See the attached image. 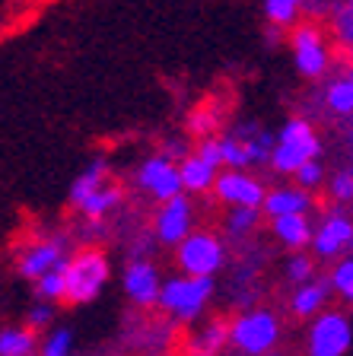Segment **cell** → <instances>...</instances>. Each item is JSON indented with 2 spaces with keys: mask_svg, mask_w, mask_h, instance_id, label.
Masks as SVG:
<instances>
[{
  "mask_svg": "<svg viewBox=\"0 0 353 356\" xmlns=\"http://www.w3.org/2000/svg\"><path fill=\"white\" fill-rule=\"evenodd\" d=\"M153 252H156V238L150 229L127 238V258H134V254H153Z\"/></svg>",
  "mask_w": 353,
  "mask_h": 356,
  "instance_id": "obj_36",
  "label": "cell"
},
{
  "mask_svg": "<svg viewBox=\"0 0 353 356\" xmlns=\"http://www.w3.org/2000/svg\"><path fill=\"white\" fill-rule=\"evenodd\" d=\"M322 26L328 29L331 42L338 44V51L350 58L353 48V0H334L328 13L322 16Z\"/></svg>",
  "mask_w": 353,
  "mask_h": 356,
  "instance_id": "obj_25",
  "label": "cell"
},
{
  "mask_svg": "<svg viewBox=\"0 0 353 356\" xmlns=\"http://www.w3.org/2000/svg\"><path fill=\"white\" fill-rule=\"evenodd\" d=\"M194 226H198V197L178 191V194H172V197L153 204V213H150L147 229L153 232L156 245L172 248V245L182 242Z\"/></svg>",
  "mask_w": 353,
  "mask_h": 356,
  "instance_id": "obj_12",
  "label": "cell"
},
{
  "mask_svg": "<svg viewBox=\"0 0 353 356\" xmlns=\"http://www.w3.org/2000/svg\"><path fill=\"white\" fill-rule=\"evenodd\" d=\"M137 315H134L131 321L125 325V334L121 337H127V347L134 350H150V353H156V350H172L178 347V337H182V327L175 325V321H169L162 312L156 309H134Z\"/></svg>",
  "mask_w": 353,
  "mask_h": 356,
  "instance_id": "obj_16",
  "label": "cell"
},
{
  "mask_svg": "<svg viewBox=\"0 0 353 356\" xmlns=\"http://www.w3.org/2000/svg\"><path fill=\"white\" fill-rule=\"evenodd\" d=\"M38 353V334L29 325L0 327V356H32Z\"/></svg>",
  "mask_w": 353,
  "mask_h": 356,
  "instance_id": "obj_27",
  "label": "cell"
},
{
  "mask_svg": "<svg viewBox=\"0 0 353 356\" xmlns=\"http://www.w3.org/2000/svg\"><path fill=\"white\" fill-rule=\"evenodd\" d=\"M125 185L115 178L105 156H96L70 185V210L80 220H111L125 207Z\"/></svg>",
  "mask_w": 353,
  "mask_h": 356,
  "instance_id": "obj_1",
  "label": "cell"
},
{
  "mask_svg": "<svg viewBox=\"0 0 353 356\" xmlns=\"http://www.w3.org/2000/svg\"><path fill=\"white\" fill-rule=\"evenodd\" d=\"M54 321H58V305L38 299V302L32 305L29 312H26V321H22V325H29L36 334H42V331H48Z\"/></svg>",
  "mask_w": 353,
  "mask_h": 356,
  "instance_id": "obj_34",
  "label": "cell"
},
{
  "mask_svg": "<svg viewBox=\"0 0 353 356\" xmlns=\"http://www.w3.org/2000/svg\"><path fill=\"white\" fill-rule=\"evenodd\" d=\"M265 220H267V232H271L274 245H280L283 252L309 248V232H312L309 213H277V216H265Z\"/></svg>",
  "mask_w": 353,
  "mask_h": 356,
  "instance_id": "obj_21",
  "label": "cell"
},
{
  "mask_svg": "<svg viewBox=\"0 0 353 356\" xmlns=\"http://www.w3.org/2000/svg\"><path fill=\"white\" fill-rule=\"evenodd\" d=\"M214 296H217V277H194L178 270L172 277H162L156 312H162L169 321L185 327L210 309Z\"/></svg>",
  "mask_w": 353,
  "mask_h": 356,
  "instance_id": "obj_6",
  "label": "cell"
},
{
  "mask_svg": "<svg viewBox=\"0 0 353 356\" xmlns=\"http://www.w3.org/2000/svg\"><path fill=\"white\" fill-rule=\"evenodd\" d=\"M261 13H265L267 26L287 32L290 26H296V22L306 16V10H302V0H265V3H261Z\"/></svg>",
  "mask_w": 353,
  "mask_h": 356,
  "instance_id": "obj_28",
  "label": "cell"
},
{
  "mask_svg": "<svg viewBox=\"0 0 353 356\" xmlns=\"http://www.w3.org/2000/svg\"><path fill=\"white\" fill-rule=\"evenodd\" d=\"M172 252H175V267L182 274L220 277L229 267V242L223 238L220 229L194 226L182 242L172 245Z\"/></svg>",
  "mask_w": 353,
  "mask_h": 356,
  "instance_id": "obj_8",
  "label": "cell"
},
{
  "mask_svg": "<svg viewBox=\"0 0 353 356\" xmlns=\"http://www.w3.org/2000/svg\"><path fill=\"white\" fill-rule=\"evenodd\" d=\"M267 191V181L258 175V169H233L220 165L214 178V188L207 197H214L220 207H261V197Z\"/></svg>",
  "mask_w": 353,
  "mask_h": 356,
  "instance_id": "obj_13",
  "label": "cell"
},
{
  "mask_svg": "<svg viewBox=\"0 0 353 356\" xmlns=\"http://www.w3.org/2000/svg\"><path fill=\"white\" fill-rule=\"evenodd\" d=\"M74 347H77L74 331L64 327V325H58V321H54L48 331L38 334V353L42 356H70Z\"/></svg>",
  "mask_w": 353,
  "mask_h": 356,
  "instance_id": "obj_30",
  "label": "cell"
},
{
  "mask_svg": "<svg viewBox=\"0 0 353 356\" xmlns=\"http://www.w3.org/2000/svg\"><path fill=\"white\" fill-rule=\"evenodd\" d=\"M322 207V197L309 188L296 185L290 178H280V185H267L265 197H261V213L277 216V213H315Z\"/></svg>",
  "mask_w": 353,
  "mask_h": 356,
  "instance_id": "obj_19",
  "label": "cell"
},
{
  "mask_svg": "<svg viewBox=\"0 0 353 356\" xmlns=\"http://www.w3.org/2000/svg\"><path fill=\"white\" fill-rule=\"evenodd\" d=\"M324 280H328V286H331L334 299H340V302H350L353 299V258L350 254H340V258L328 261V274H324Z\"/></svg>",
  "mask_w": 353,
  "mask_h": 356,
  "instance_id": "obj_29",
  "label": "cell"
},
{
  "mask_svg": "<svg viewBox=\"0 0 353 356\" xmlns=\"http://www.w3.org/2000/svg\"><path fill=\"white\" fill-rule=\"evenodd\" d=\"M309 356H347L353 347V321L347 309L324 305L312 318H306V341H302Z\"/></svg>",
  "mask_w": 353,
  "mask_h": 356,
  "instance_id": "obj_11",
  "label": "cell"
},
{
  "mask_svg": "<svg viewBox=\"0 0 353 356\" xmlns=\"http://www.w3.org/2000/svg\"><path fill=\"white\" fill-rule=\"evenodd\" d=\"M226 105L220 99H204L198 102L191 111H188V118H185V134L198 140V137H214L226 127Z\"/></svg>",
  "mask_w": 353,
  "mask_h": 356,
  "instance_id": "obj_24",
  "label": "cell"
},
{
  "mask_svg": "<svg viewBox=\"0 0 353 356\" xmlns=\"http://www.w3.org/2000/svg\"><path fill=\"white\" fill-rule=\"evenodd\" d=\"M318 274V261L309 254V248H299V252H287V261H283V280L290 286L296 283H306Z\"/></svg>",
  "mask_w": 353,
  "mask_h": 356,
  "instance_id": "obj_31",
  "label": "cell"
},
{
  "mask_svg": "<svg viewBox=\"0 0 353 356\" xmlns=\"http://www.w3.org/2000/svg\"><path fill=\"white\" fill-rule=\"evenodd\" d=\"M315 156H324V140L318 131V121L306 115H293L274 131L271 156H267V169L277 178H290L302 163H309Z\"/></svg>",
  "mask_w": 353,
  "mask_h": 356,
  "instance_id": "obj_5",
  "label": "cell"
},
{
  "mask_svg": "<svg viewBox=\"0 0 353 356\" xmlns=\"http://www.w3.org/2000/svg\"><path fill=\"white\" fill-rule=\"evenodd\" d=\"M178 347L185 353H194V356H217V353H226L229 341H226V318L223 315H201L194 318L191 325L182 327V337H178Z\"/></svg>",
  "mask_w": 353,
  "mask_h": 356,
  "instance_id": "obj_18",
  "label": "cell"
},
{
  "mask_svg": "<svg viewBox=\"0 0 353 356\" xmlns=\"http://www.w3.org/2000/svg\"><path fill=\"white\" fill-rule=\"evenodd\" d=\"M191 137H188V134H169V137H166V140H162V153H166V156H172V159H175V163H178V159H182V156L185 153H191Z\"/></svg>",
  "mask_w": 353,
  "mask_h": 356,
  "instance_id": "obj_35",
  "label": "cell"
},
{
  "mask_svg": "<svg viewBox=\"0 0 353 356\" xmlns=\"http://www.w3.org/2000/svg\"><path fill=\"white\" fill-rule=\"evenodd\" d=\"M217 143H220L223 165H233V169H267L274 131H267L255 118L226 121V127L217 134Z\"/></svg>",
  "mask_w": 353,
  "mask_h": 356,
  "instance_id": "obj_7",
  "label": "cell"
},
{
  "mask_svg": "<svg viewBox=\"0 0 353 356\" xmlns=\"http://www.w3.org/2000/svg\"><path fill=\"white\" fill-rule=\"evenodd\" d=\"M131 185L140 197H147L150 204H159V200L172 197V194L182 191V181H178V163L172 156H166L162 149L143 156L140 165L134 169Z\"/></svg>",
  "mask_w": 353,
  "mask_h": 356,
  "instance_id": "obj_15",
  "label": "cell"
},
{
  "mask_svg": "<svg viewBox=\"0 0 353 356\" xmlns=\"http://www.w3.org/2000/svg\"><path fill=\"white\" fill-rule=\"evenodd\" d=\"M217 172H220V165L207 163L204 156H198L194 149L178 159V181H182V191L191 194V197H207L210 194Z\"/></svg>",
  "mask_w": 353,
  "mask_h": 356,
  "instance_id": "obj_22",
  "label": "cell"
},
{
  "mask_svg": "<svg viewBox=\"0 0 353 356\" xmlns=\"http://www.w3.org/2000/svg\"><path fill=\"white\" fill-rule=\"evenodd\" d=\"M324 175H328V163H324V156H315V159H309V163H302L299 169L290 175V181H296V185L309 188V191H322V181Z\"/></svg>",
  "mask_w": 353,
  "mask_h": 356,
  "instance_id": "obj_33",
  "label": "cell"
},
{
  "mask_svg": "<svg viewBox=\"0 0 353 356\" xmlns=\"http://www.w3.org/2000/svg\"><path fill=\"white\" fill-rule=\"evenodd\" d=\"M353 115V74L350 60H338L328 76L318 80V115L312 121L324 118L328 124H350Z\"/></svg>",
  "mask_w": 353,
  "mask_h": 356,
  "instance_id": "obj_14",
  "label": "cell"
},
{
  "mask_svg": "<svg viewBox=\"0 0 353 356\" xmlns=\"http://www.w3.org/2000/svg\"><path fill=\"white\" fill-rule=\"evenodd\" d=\"M70 248H74V242H70L67 232H58V229L32 232V236H26L16 245V252H13L16 274L32 283L36 277H42L45 270H54V267L64 264Z\"/></svg>",
  "mask_w": 353,
  "mask_h": 356,
  "instance_id": "obj_10",
  "label": "cell"
},
{
  "mask_svg": "<svg viewBox=\"0 0 353 356\" xmlns=\"http://www.w3.org/2000/svg\"><path fill=\"white\" fill-rule=\"evenodd\" d=\"M61 280H64V305H86L99 299L111 280L109 252L93 242L70 248L61 264Z\"/></svg>",
  "mask_w": 353,
  "mask_h": 356,
  "instance_id": "obj_4",
  "label": "cell"
},
{
  "mask_svg": "<svg viewBox=\"0 0 353 356\" xmlns=\"http://www.w3.org/2000/svg\"><path fill=\"white\" fill-rule=\"evenodd\" d=\"M353 245V216L350 207H338V204H324L312 213V232H309V254L318 264L350 254Z\"/></svg>",
  "mask_w": 353,
  "mask_h": 356,
  "instance_id": "obj_9",
  "label": "cell"
},
{
  "mask_svg": "<svg viewBox=\"0 0 353 356\" xmlns=\"http://www.w3.org/2000/svg\"><path fill=\"white\" fill-rule=\"evenodd\" d=\"M287 327L280 312L271 305L261 302H249L242 309H235V315L226 318V341L229 350L242 356H267L274 350L283 347Z\"/></svg>",
  "mask_w": 353,
  "mask_h": 356,
  "instance_id": "obj_2",
  "label": "cell"
},
{
  "mask_svg": "<svg viewBox=\"0 0 353 356\" xmlns=\"http://www.w3.org/2000/svg\"><path fill=\"white\" fill-rule=\"evenodd\" d=\"M32 293H36V299H45V302H54V305L64 302V280H61V267L45 270L42 277H36V280H32Z\"/></svg>",
  "mask_w": 353,
  "mask_h": 356,
  "instance_id": "obj_32",
  "label": "cell"
},
{
  "mask_svg": "<svg viewBox=\"0 0 353 356\" xmlns=\"http://www.w3.org/2000/svg\"><path fill=\"white\" fill-rule=\"evenodd\" d=\"M159 286H162V270L153 261V254H134L127 258L125 270H121V289H125L127 302L134 309H156L159 299Z\"/></svg>",
  "mask_w": 353,
  "mask_h": 356,
  "instance_id": "obj_17",
  "label": "cell"
},
{
  "mask_svg": "<svg viewBox=\"0 0 353 356\" xmlns=\"http://www.w3.org/2000/svg\"><path fill=\"white\" fill-rule=\"evenodd\" d=\"M261 222H265L261 207H226L223 222H220V232L226 242L245 245V242H251V238H258Z\"/></svg>",
  "mask_w": 353,
  "mask_h": 356,
  "instance_id": "obj_23",
  "label": "cell"
},
{
  "mask_svg": "<svg viewBox=\"0 0 353 356\" xmlns=\"http://www.w3.org/2000/svg\"><path fill=\"white\" fill-rule=\"evenodd\" d=\"M331 302H334V293H331V286H328V280H324L322 274H315L306 283H296V286L290 289V299H287L290 315L299 318V321L312 318L315 312H322L324 305H331Z\"/></svg>",
  "mask_w": 353,
  "mask_h": 356,
  "instance_id": "obj_20",
  "label": "cell"
},
{
  "mask_svg": "<svg viewBox=\"0 0 353 356\" xmlns=\"http://www.w3.org/2000/svg\"><path fill=\"white\" fill-rule=\"evenodd\" d=\"M283 38L290 44V58H293L296 74L306 83H318L322 76L331 74L338 60L347 58V54L338 51V44L331 42L322 19H312V16H302L296 26H290Z\"/></svg>",
  "mask_w": 353,
  "mask_h": 356,
  "instance_id": "obj_3",
  "label": "cell"
},
{
  "mask_svg": "<svg viewBox=\"0 0 353 356\" xmlns=\"http://www.w3.org/2000/svg\"><path fill=\"white\" fill-rule=\"evenodd\" d=\"M324 200L328 204H338V207H350V200H353V169L350 163H340V165H328V175H324L322 181V191Z\"/></svg>",
  "mask_w": 353,
  "mask_h": 356,
  "instance_id": "obj_26",
  "label": "cell"
}]
</instances>
